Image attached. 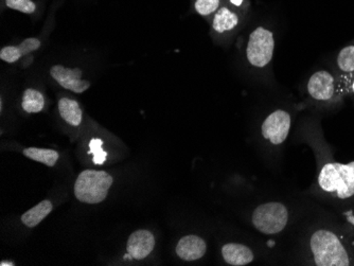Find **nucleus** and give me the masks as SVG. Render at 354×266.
I'll return each instance as SVG.
<instances>
[{
	"label": "nucleus",
	"instance_id": "19",
	"mask_svg": "<svg viewBox=\"0 0 354 266\" xmlns=\"http://www.w3.org/2000/svg\"><path fill=\"white\" fill-rule=\"evenodd\" d=\"M226 0H194L193 9L203 17H212L224 5Z\"/></svg>",
	"mask_w": 354,
	"mask_h": 266
},
{
	"label": "nucleus",
	"instance_id": "14",
	"mask_svg": "<svg viewBox=\"0 0 354 266\" xmlns=\"http://www.w3.org/2000/svg\"><path fill=\"white\" fill-rule=\"evenodd\" d=\"M41 43L37 37H29L21 41L19 46H6L0 51V59L7 63H15L21 57L37 50L41 47Z\"/></svg>",
	"mask_w": 354,
	"mask_h": 266
},
{
	"label": "nucleus",
	"instance_id": "6",
	"mask_svg": "<svg viewBox=\"0 0 354 266\" xmlns=\"http://www.w3.org/2000/svg\"><path fill=\"white\" fill-rule=\"evenodd\" d=\"M275 35L264 26L254 28L248 37L246 45V59L250 66L264 69L270 66L275 53Z\"/></svg>",
	"mask_w": 354,
	"mask_h": 266
},
{
	"label": "nucleus",
	"instance_id": "11",
	"mask_svg": "<svg viewBox=\"0 0 354 266\" xmlns=\"http://www.w3.org/2000/svg\"><path fill=\"white\" fill-rule=\"evenodd\" d=\"M175 250L176 255L184 261H196L204 257L207 251V244L198 236L190 234L178 241Z\"/></svg>",
	"mask_w": 354,
	"mask_h": 266
},
{
	"label": "nucleus",
	"instance_id": "23",
	"mask_svg": "<svg viewBox=\"0 0 354 266\" xmlns=\"http://www.w3.org/2000/svg\"><path fill=\"white\" fill-rule=\"evenodd\" d=\"M0 265L1 266H5V265H14L13 263H6V262H1V264H0Z\"/></svg>",
	"mask_w": 354,
	"mask_h": 266
},
{
	"label": "nucleus",
	"instance_id": "5",
	"mask_svg": "<svg viewBox=\"0 0 354 266\" xmlns=\"http://www.w3.org/2000/svg\"><path fill=\"white\" fill-rule=\"evenodd\" d=\"M113 184V178L104 171L85 170L75 184V196L80 202L99 204L103 202Z\"/></svg>",
	"mask_w": 354,
	"mask_h": 266
},
{
	"label": "nucleus",
	"instance_id": "8",
	"mask_svg": "<svg viewBox=\"0 0 354 266\" xmlns=\"http://www.w3.org/2000/svg\"><path fill=\"white\" fill-rule=\"evenodd\" d=\"M291 125L290 113L286 109H276L262 123V137L274 146H280L288 139Z\"/></svg>",
	"mask_w": 354,
	"mask_h": 266
},
{
	"label": "nucleus",
	"instance_id": "15",
	"mask_svg": "<svg viewBox=\"0 0 354 266\" xmlns=\"http://www.w3.org/2000/svg\"><path fill=\"white\" fill-rule=\"evenodd\" d=\"M59 113L62 119L71 126H79L82 122L83 111L79 103L71 98H62L59 101Z\"/></svg>",
	"mask_w": 354,
	"mask_h": 266
},
{
	"label": "nucleus",
	"instance_id": "21",
	"mask_svg": "<svg viewBox=\"0 0 354 266\" xmlns=\"http://www.w3.org/2000/svg\"><path fill=\"white\" fill-rule=\"evenodd\" d=\"M6 6L9 9L25 14L35 13L37 10V5L32 0H6Z\"/></svg>",
	"mask_w": 354,
	"mask_h": 266
},
{
	"label": "nucleus",
	"instance_id": "16",
	"mask_svg": "<svg viewBox=\"0 0 354 266\" xmlns=\"http://www.w3.org/2000/svg\"><path fill=\"white\" fill-rule=\"evenodd\" d=\"M53 211V204L50 200H43L37 204L35 207L31 208L21 216V222L27 227L33 228L39 225L46 216Z\"/></svg>",
	"mask_w": 354,
	"mask_h": 266
},
{
	"label": "nucleus",
	"instance_id": "1",
	"mask_svg": "<svg viewBox=\"0 0 354 266\" xmlns=\"http://www.w3.org/2000/svg\"><path fill=\"white\" fill-rule=\"evenodd\" d=\"M310 249L314 265H354L351 247L337 232L328 228L315 230L310 238Z\"/></svg>",
	"mask_w": 354,
	"mask_h": 266
},
{
	"label": "nucleus",
	"instance_id": "3",
	"mask_svg": "<svg viewBox=\"0 0 354 266\" xmlns=\"http://www.w3.org/2000/svg\"><path fill=\"white\" fill-rule=\"evenodd\" d=\"M310 105L318 108H334L346 98L343 84L333 70L319 69L312 73L306 84Z\"/></svg>",
	"mask_w": 354,
	"mask_h": 266
},
{
	"label": "nucleus",
	"instance_id": "18",
	"mask_svg": "<svg viewBox=\"0 0 354 266\" xmlns=\"http://www.w3.org/2000/svg\"><path fill=\"white\" fill-rule=\"evenodd\" d=\"M23 154L30 160L41 162L48 167L55 166L59 158V153L50 149L28 148L24 150Z\"/></svg>",
	"mask_w": 354,
	"mask_h": 266
},
{
	"label": "nucleus",
	"instance_id": "20",
	"mask_svg": "<svg viewBox=\"0 0 354 266\" xmlns=\"http://www.w3.org/2000/svg\"><path fill=\"white\" fill-rule=\"evenodd\" d=\"M103 142L101 139H91L89 142L91 154H93V162L95 164H103L106 160L107 153L102 149Z\"/></svg>",
	"mask_w": 354,
	"mask_h": 266
},
{
	"label": "nucleus",
	"instance_id": "17",
	"mask_svg": "<svg viewBox=\"0 0 354 266\" xmlns=\"http://www.w3.org/2000/svg\"><path fill=\"white\" fill-rule=\"evenodd\" d=\"M25 112L29 114H37L41 112L45 106V99L43 93L35 88L26 89L23 95V102H21Z\"/></svg>",
	"mask_w": 354,
	"mask_h": 266
},
{
	"label": "nucleus",
	"instance_id": "13",
	"mask_svg": "<svg viewBox=\"0 0 354 266\" xmlns=\"http://www.w3.org/2000/svg\"><path fill=\"white\" fill-rule=\"evenodd\" d=\"M222 256L226 263L234 266L248 265L254 259L252 249L239 243L225 244L222 248Z\"/></svg>",
	"mask_w": 354,
	"mask_h": 266
},
{
	"label": "nucleus",
	"instance_id": "22",
	"mask_svg": "<svg viewBox=\"0 0 354 266\" xmlns=\"http://www.w3.org/2000/svg\"><path fill=\"white\" fill-rule=\"evenodd\" d=\"M343 88L345 97H349L354 102V75L344 84Z\"/></svg>",
	"mask_w": 354,
	"mask_h": 266
},
{
	"label": "nucleus",
	"instance_id": "12",
	"mask_svg": "<svg viewBox=\"0 0 354 266\" xmlns=\"http://www.w3.org/2000/svg\"><path fill=\"white\" fill-rule=\"evenodd\" d=\"M333 71L339 77L343 86L354 75V41L337 53L334 59Z\"/></svg>",
	"mask_w": 354,
	"mask_h": 266
},
{
	"label": "nucleus",
	"instance_id": "9",
	"mask_svg": "<svg viewBox=\"0 0 354 266\" xmlns=\"http://www.w3.org/2000/svg\"><path fill=\"white\" fill-rule=\"evenodd\" d=\"M80 68H66L62 65H55L50 68L51 77L64 88L75 93H83L91 87V82L82 79Z\"/></svg>",
	"mask_w": 354,
	"mask_h": 266
},
{
	"label": "nucleus",
	"instance_id": "10",
	"mask_svg": "<svg viewBox=\"0 0 354 266\" xmlns=\"http://www.w3.org/2000/svg\"><path fill=\"white\" fill-rule=\"evenodd\" d=\"M155 247V238L149 230H137L133 232L127 241V250L135 260L148 257Z\"/></svg>",
	"mask_w": 354,
	"mask_h": 266
},
{
	"label": "nucleus",
	"instance_id": "4",
	"mask_svg": "<svg viewBox=\"0 0 354 266\" xmlns=\"http://www.w3.org/2000/svg\"><path fill=\"white\" fill-rule=\"evenodd\" d=\"M250 10V0H226L212 17V33L216 37L234 35L245 23Z\"/></svg>",
	"mask_w": 354,
	"mask_h": 266
},
{
	"label": "nucleus",
	"instance_id": "7",
	"mask_svg": "<svg viewBox=\"0 0 354 266\" xmlns=\"http://www.w3.org/2000/svg\"><path fill=\"white\" fill-rule=\"evenodd\" d=\"M288 221V208L282 202H266L252 212V225L261 234H279L286 227Z\"/></svg>",
	"mask_w": 354,
	"mask_h": 266
},
{
	"label": "nucleus",
	"instance_id": "2",
	"mask_svg": "<svg viewBox=\"0 0 354 266\" xmlns=\"http://www.w3.org/2000/svg\"><path fill=\"white\" fill-rule=\"evenodd\" d=\"M318 189L328 198L348 200L354 198V162L349 164L328 160L320 167Z\"/></svg>",
	"mask_w": 354,
	"mask_h": 266
}]
</instances>
